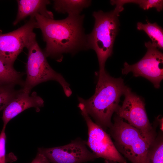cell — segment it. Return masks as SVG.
Instances as JSON below:
<instances>
[{
  "label": "cell",
  "instance_id": "6da1fadb",
  "mask_svg": "<svg viewBox=\"0 0 163 163\" xmlns=\"http://www.w3.org/2000/svg\"><path fill=\"white\" fill-rule=\"evenodd\" d=\"M34 16L37 28L46 43L43 53L47 57L61 62L64 53L72 54L88 50L87 35L83 23L84 14L69 15L66 18L55 20L37 14Z\"/></svg>",
  "mask_w": 163,
  "mask_h": 163
},
{
  "label": "cell",
  "instance_id": "7a4b0ae2",
  "mask_svg": "<svg viewBox=\"0 0 163 163\" xmlns=\"http://www.w3.org/2000/svg\"><path fill=\"white\" fill-rule=\"evenodd\" d=\"M126 87L121 78L112 77L106 71L99 72L94 94L88 99L79 97L78 100L96 123L105 130L112 125V116L120 106V98Z\"/></svg>",
  "mask_w": 163,
  "mask_h": 163
},
{
  "label": "cell",
  "instance_id": "3957f363",
  "mask_svg": "<svg viewBox=\"0 0 163 163\" xmlns=\"http://www.w3.org/2000/svg\"><path fill=\"white\" fill-rule=\"evenodd\" d=\"M114 10L107 12L100 10L94 11L95 19L93 29L87 35L88 49L96 52L99 63V72L105 71V65L107 59L113 53V44L119 26L120 13L124 10L123 6L116 5Z\"/></svg>",
  "mask_w": 163,
  "mask_h": 163
},
{
  "label": "cell",
  "instance_id": "277c9868",
  "mask_svg": "<svg viewBox=\"0 0 163 163\" xmlns=\"http://www.w3.org/2000/svg\"><path fill=\"white\" fill-rule=\"evenodd\" d=\"M110 133L120 153L132 163H146L150 144L136 128L117 115Z\"/></svg>",
  "mask_w": 163,
  "mask_h": 163
},
{
  "label": "cell",
  "instance_id": "5b68a950",
  "mask_svg": "<svg viewBox=\"0 0 163 163\" xmlns=\"http://www.w3.org/2000/svg\"><path fill=\"white\" fill-rule=\"evenodd\" d=\"M27 48L28 51L27 78L22 91L30 93L32 88L38 84L49 80H54L60 85L67 97L70 96L72 91L69 85L61 75L55 71L50 66L36 38Z\"/></svg>",
  "mask_w": 163,
  "mask_h": 163
},
{
  "label": "cell",
  "instance_id": "8992f818",
  "mask_svg": "<svg viewBox=\"0 0 163 163\" xmlns=\"http://www.w3.org/2000/svg\"><path fill=\"white\" fill-rule=\"evenodd\" d=\"M123 94L124 100L122 105L119 106L115 112L117 115L136 128L151 144L157 135L149 121L144 101L127 86Z\"/></svg>",
  "mask_w": 163,
  "mask_h": 163
},
{
  "label": "cell",
  "instance_id": "52a82bcc",
  "mask_svg": "<svg viewBox=\"0 0 163 163\" xmlns=\"http://www.w3.org/2000/svg\"><path fill=\"white\" fill-rule=\"evenodd\" d=\"M78 107L88 126V138L86 145L97 158H102L119 163H126L125 159L117 149L110 136L91 120L84 105L79 103Z\"/></svg>",
  "mask_w": 163,
  "mask_h": 163
},
{
  "label": "cell",
  "instance_id": "ba28073f",
  "mask_svg": "<svg viewBox=\"0 0 163 163\" xmlns=\"http://www.w3.org/2000/svg\"><path fill=\"white\" fill-rule=\"evenodd\" d=\"M37 28L34 15L21 27L12 32L0 33V58L13 65L19 54L36 38L33 30Z\"/></svg>",
  "mask_w": 163,
  "mask_h": 163
},
{
  "label": "cell",
  "instance_id": "9c48e42d",
  "mask_svg": "<svg viewBox=\"0 0 163 163\" xmlns=\"http://www.w3.org/2000/svg\"><path fill=\"white\" fill-rule=\"evenodd\" d=\"M145 44L147 50L143 57L133 65L125 62L122 73L127 74L131 72L134 76L143 77L150 81L155 88H159L163 78V54L151 42Z\"/></svg>",
  "mask_w": 163,
  "mask_h": 163
},
{
  "label": "cell",
  "instance_id": "30bf717a",
  "mask_svg": "<svg viewBox=\"0 0 163 163\" xmlns=\"http://www.w3.org/2000/svg\"><path fill=\"white\" fill-rule=\"evenodd\" d=\"M86 142L78 138L61 146L39 148L38 152L44 155L50 162L82 163L94 161L97 157L86 147Z\"/></svg>",
  "mask_w": 163,
  "mask_h": 163
},
{
  "label": "cell",
  "instance_id": "8fae6325",
  "mask_svg": "<svg viewBox=\"0 0 163 163\" xmlns=\"http://www.w3.org/2000/svg\"><path fill=\"white\" fill-rule=\"evenodd\" d=\"M43 105V99L36 92L30 95L22 89L18 91L13 98L3 110L2 118L3 127H6L11 119L25 110L33 107L38 111Z\"/></svg>",
  "mask_w": 163,
  "mask_h": 163
},
{
  "label": "cell",
  "instance_id": "7c38bea8",
  "mask_svg": "<svg viewBox=\"0 0 163 163\" xmlns=\"http://www.w3.org/2000/svg\"><path fill=\"white\" fill-rule=\"evenodd\" d=\"M18 11L16 19L13 23L17 25L21 21L28 16L38 14L46 18L53 19V14L47 10V5L50 1L46 0H19L17 1Z\"/></svg>",
  "mask_w": 163,
  "mask_h": 163
},
{
  "label": "cell",
  "instance_id": "4fadbf2b",
  "mask_svg": "<svg viewBox=\"0 0 163 163\" xmlns=\"http://www.w3.org/2000/svg\"><path fill=\"white\" fill-rule=\"evenodd\" d=\"M91 3L88 0H56L54 1L53 8L59 13L69 15H79L84 8Z\"/></svg>",
  "mask_w": 163,
  "mask_h": 163
},
{
  "label": "cell",
  "instance_id": "5bb4252c",
  "mask_svg": "<svg viewBox=\"0 0 163 163\" xmlns=\"http://www.w3.org/2000/svg\"><path fill=\"white\" fill-rule=\"evenodd\" d=\"M22 75L14 69L13 65L0 58V85H20L24 86Z\"/></svg>",
  "mask_w": 163,
  "mask_h": 163
},
{
  "label": "cell",
  "instance_id": "9a60e30c",
  "mask_svg": "<svg viewBox=\"0 0 163 163\" xmlns=\"http://www.w3.org/2000/svg\"><path fill=\"white\" fill-rule=\"evenodd\" d=\"M147 23L138 22L137 28L139 30L144 31L152 41V44L159 50L163 49V30L156 23H151L146 20Z\"/></svg>",
  "mask_w": 163,
  "mask_h": 163
},
{
  "label": "cell",
  "instance_id": "2e32d148",
  "mask_svg": "<svg viewBox=\"0 0 163 163\" xmlns=\"http://www.w3.org/2000/svg\"><path fill=\"white\" fill-rule=\"evenodd\" d=\"M146 163H163V138L161 131L150 145Z\"/></svg>",
  "mask_w": 163,
  "mask_h": 163
},
{
  "label": "cell",
  "instance_id": "e0dca14e",
  "mask_svg": "<svg viewBox=\"0 0 163 163\" xmlns=\"http://www.w3.org/2000/svg\"><path fill=\"white\" fill-rule=\"evenodd\" d=\"M110 2L112 5L118 4L123 6L127 3H133L139 5L144 10L155 8L158 12L161 11L163 8V1L162 0H113Z\"/></svg>",
  "mask_w": 163,
  "mask_h": 163
},
{
  "label": "cell",
  "instance_id": "ac0fdd59",
  "mask_svg": "<svg viewBox=\"0 0 163 163\" xmlns=\"http://www.w3.org/2000/svg\"><path fill=\"white\" fill-rule=\"evenodd\" d=\"M14 85H0V112L3 110L13 98L17 91Z\"/></svg>",
  "mask_w": 163,
  "mask_h": 163
},
{
  "label": "cell",
  "instance_id": "d6986e66",
  "mask_svg": "<svg viewBox=\"0 0 163 163\" xmlns=\"http://www.w3.org/2000/svg\"><path fill=\"white\" fill-rule=\"evenodd\" d=\"M6 127H3L0 134V163H6L5 157Z\"/></svg>",
  "mask_w": 163,
  "mask_h": 163
},
{
  "label": "cell",
  "instance_id": "ffe728a7",
  "mask_svg": "<svg viewBox=\"0 0 163 163\" xmlns=\"http://www.w3.org/2000/svg\"><path fill=\"white\" fill-rule=\"evenodd\" d=\"M47 158L43 154L38 152L37 154L30 163H50Z\"/></svg>",
  "mask_w": 163,
  "mask_h": 163
},
{
  "label": "cell",
  "instance_id": "44dd1931",
  "mask_svg": "<svg viewBox=\"0 0 163 163\" xmlns=\"http://www.w3.org/2000/svg\"><path fill=\"white\" fill-rule=\"evenodd\" d=\"M157 120L159 124L160 129L162 132L163 131V117L160 116H158L157 118Z\"/></svg>",
  "mask_w": 163,
  "mask_h": 163
},
{
  "label": "cell",
  "instance_id": "7402d4cb",
  "mask_svg": "<svg viewBox=\"0 0 163 163\" xmlns=\"http://www.w3.org/2000/svg\"><path fill=\"white\" fill-rule=\"evenodd\" d=\"M105 163H117V162L115 161H112L105 159Z\"/></svg>",
  "mask_w": 163,
  "mask_h": 163
}]
</instances>
